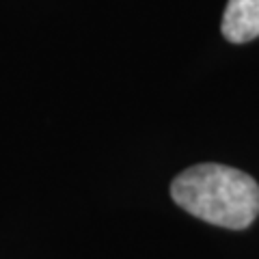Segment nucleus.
Masks as SVG:
<instances>
[{
	"label": "nucleus",
	"instance_id": "nucleus-1",
	"mask_svg": "<svg viewBox=\"0 0 259 259\" xmlns=\"http://www.w3.org/2000/svg\"><path fill=\"white\" fill-rule=\"evenodd\" d=\"M171 197L188 214L225 229H244L259 216L257 182L223 164L186 168L171 184Z\"/></svg>",
	"mask_w": 259,
	"mask_h": 259
},
{
	"label": "nucleus",
	"instance_id": "nucleus-2",
	"mask_svg": "<svg viewBox=\"0 0 259 259\" xmlns=\"http://www.w3.org/2000/svg\"><path fill=\"white\" fill-rule=\"evenodd\" d=\"M223 35L231 44L259 37V0H229L223 13Z\"/></svg>",
	"mask_w": 259,
	"mask_h": 259
}]
</instances>
